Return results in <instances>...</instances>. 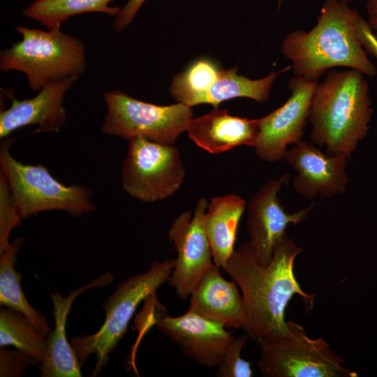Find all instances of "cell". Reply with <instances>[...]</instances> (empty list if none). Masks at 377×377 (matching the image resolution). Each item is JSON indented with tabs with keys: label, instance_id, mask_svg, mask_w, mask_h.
Wrapping results in <instances>:
<instances>
[{
	"label": "cell",
	"instance_id": "obj_16",
	"mask_svg": "<svg viewBox=\"0 0 377 377\" xmlns=\"http://www.w3.org/2000/svg\"><path fill=\"white\" fill-rule=\"evenodd\" d=\"M113 279L114 275L108 272L71 291L66 297L58 293L50 294L55 324L54 329L46 339L44 358L39 367L42 377L82 376L80 364L73 348L66 339L67 316L74 300L80 294L94 287L108 286Z\"/></svg>",
	"mask_w": 377,
	"mask_h": 377
},
{
	"label": "cell",
	"instance_id": "obj_14",
	"mask_svg": "<svg viewBox=\"0 0 377 377\" xmlns=\"http://www.w3.org/2000/svg\"><path fill=\"white\" fill-rule=\"evenodd\" d=\"M156 326L184 355L207 367L218 366L227 346L234 338L223 325L189 309L179 316L166 315Z\"/></svg>",
	"mask_w": 377,
	"mask_h": 377
},
{
	"label": "cell",
	"instance_id": "obj_26",
	"mask_svg": "<svg viewBox=\"0 0 377 377\" xmlns=\"http://www.w3.org/2000/svg\"><path fill=\"white\" fill-rule=\"evenodd\" d=\"M17 207L12 196L10 186L4 173L0 172V253L8 249L9 236L15 228L22 222Z\"/></svg>",
	"mask_w": 377,
	"mask_h": 377
},
{
	"label": "cell",
	"instance_id": "obj_2",
	"mask_svg": "<svg viewBox=\"0 0 377 377\" xmlns=\"http://www.w3.org/2000/svg\"><path fill=\"white\" fill-rule=\"evenodd\" d=\"M360 13L340 0H325L315 26L294 30L283 39V55L295 76L317 81L327 70L351 68L374 77L377 68L368 58L357 32Z\"/></svg>",
	"mask_w": 377,
	"mask_h": 377
},
{
	"label": "cell",
	"instance_id": "obj_7",
	"mask_svg": "<svg viewBox=\"0 0 377 377\" xmlns=\"http://www.w3.org/2000/svg\"><path fill=\"white\" fill-rule=\"evenodd\" d=\"M288 330L257 343L258 367L265 377H353L345 360L323 338L311 339L299 324L287 320Z\"/></svg>",
	"mask_w": 377,
	"mask_h": 377
},
{
	"label": "cell",
	"instance_id": "obj_21",
	"mask_svg": "<svg viewBox=\"0 0 377 377\" xmlns=\"http://www.w3.org/2000/svg\"><path fill=\"white\" fill-rule=\"evenodd\" d=\"M290 68L291 66L279 72L272 71L266 77L258 80L238 75L237 67L220 70L217 79L202 96L199 104H211L216 108L224 101L239 97L264 102L268 99L272 84L278 75Z\"/></svg>",
	"mask_w": 377,
	"mask_h": 377
},
{
	"label": "cell",
	"instance_id": "obj_3",
	"mask_svg": "<svg viewBox=\"0 0 377 377\" xmlns=\"http://www.w3.org/2000/svg\"><path fill=\"white\" fill-rule=\"evenodd\" d=\"M364 75L333 68L318 84L309 117L311 138L325 146L328 154L349 158L368 133L373 110Z\"/></svg>",
	"mask_w": 377,
	"mask_h": 377
},
{
	"label": "cell",
	"instance_id": "obj_10",
	"mask_svg": "<svg viewBox=\"0 0 377 377\" xmlns=\"http://www.w3.org/2000/svg\"><path fill=\"white\" fill-rule=\"evenodd\" d=\"M208 203L206 198H200L193 213L183 212L168 231L169 240L177 253L168 282L181 300L190 296L202 275L214 264L205 228Z\"/></svg>",
	"mask_w": 377,
	"mask_h": 377
},
{
	"label": "cell",
	"instance_id": "obj_28",
	"mask_svg": "<svg viewBox=\"0 0 377 377\" xmlns=\"http://www.w3.org/2000/svg\"><path fill=\"white\" fill-rule=\"evenodd\" d=\"M357 32L360 41L367 54L377 60V36L360 14L357 20Z\"/></svg>",
	"mask_w": 377,
	"mask_h": 377
},
{
	"label": "cell",
	"instance_id": "obj_18",
	"mask_svg": "<svg viewBox=\"0 0 377 377\" xmlns=\"http://www.w3.org/2000/svg\"><path fill=\"white\" fill-rule=\"evenodd\" d=\"M190 296L189 310L226 327H242L243 297L237 283L226 280L215 264L202 275Z\"/></svg>",
	"mask_w": 377,
	"mask_h": 377
},
{
	"label": "cell",
	"instance_id": "obj_13",
	"mask_svg": "<svg viewBox=\"0 0 377 377\" xmlns=\"http://www.w3.org/2000/svg\"><path fill=\"white\" fill-rule=\"evenodd\" d=\"M347 158L343 155L325 154L313 143L302 140L287 149L283 157L296 172L294 189L309 199L318 195L330 198L344 192L348 181Z\"/></svg>",
	"mask_w": 377,
	"mask_h": 377
},
{
	"label": "cell",
	"instance_id": "obj_19",
	"mask_svg": "<svg viewBox=\"0 0 377 377\" xmlns=\"http://www.w3.org/2000/svg\"><path fill=\"white\" fill-rule=\"evenodd\" d=\"M246 208V201L235 194L213 197L208 203L205 228L214 263L223 269L234 250L238 225Z\"/></svg>",
	"mask_w": 377,
	"mask_h": 377
},
{
	"label": "cell",
	"instance_id": "obj_25",
	"mask_svg": "<svg viewBox=\"0 0 377 377\" xmlns=\"http://www.w3.org/2000/svg\"><path fill=\"white\" fill-rule=\"evenodd\" d=\"M248 335L234 337L227 346L216 367L219 377H251L253 375L251 363L242 358L241 353L245 346Z\"/></svg>",
	"mask_w": 377,
	"mask_h": 377
},
{
	"label": "cell",
	"instance_id": "obj_24",
	"mask_svg": "<svg viewBox=\"0 0 377 377\" xmlns=\"http://www.w3.org/2000/svg\"><path fill=\"white\" fill-rule=\"evenodd\" d=\"M219 71L211 60H198L175 76L170 87V94L177 101L191 108L199 105L202 96L217 79Z\"/></svg>",
	"mask_w": 377,
	"mask_h": 377
},
{
	"label": "cell",
	"instance_id": "obj_15",
	"mask_svg": "<svg viewBox=\"0 0 377 377\" xmlns=\"http://www.w3.org/2000/svg\"><path fill=\"white\" fill-rule=\"evenodd\" d=\"M77 79L74 75L50 82L31 98L12 97L10 107L0 113V138L29 125H38L34 133L59 131L66 120L64 96Z\"/></svg>",
	"mask_w": 377,
	"mask_h": 377
},
{
	"label": "cell",
	"instance_id": "obj_27",
	"mask_svg": "<svg viewBox=\"0 0 377 377\" xmlns=\"http://www.w3.org/2000/svg\"><path fill=\"white\" fill-rule=\"evenodd\" d=\"M39 363L34 357L15 348L0 350V376L18 377L30 366Z\"/></svg>",
	"mask_w": 377,
	"mask_h": 377
},
{
	"label": "cell",
	"instance_id": "obj_22",
	"mask_svg": "<svg viewBox=\"0 0 377 377\" xmlns=\"http://www.w3.org/2000/svg\"><path fill=\"white\" fill-rule=\"evenodd\" d=\"M113 0H35L23 10V15L40 22L47 29L66 21L73 15L99 12L117 16L121 8L110 7Z\"/></svg>",
	"mask_w": 377,
	"mask_h": 377
},
{
	"label": "cell",
	"instance_id": "obj_17",
	"mask_svg": "<svg viewBox=\"0 0 377 377\" xmlns=\"http://www.w3.org/2000/svg\"><path fill=\"white\" fill-rule=\"evenodd\" d=\"M190 139L210 154H219L239 146L256 147L258 140V119L232 116L218 107L190 121Z\"/></svg>",
	"mask_w": 377,
	"mask_h": 377
},
{
	"label": "cell",
	"instance_id": "obj_31",
	"mask_svg": "<svg viewBox=\"0 0 377 377\" xmlns=\"http://www.w3.org/2000/svg\"><path fill=\"white\" fill-rule=\"evenodd\" d=\"M340 1H341L343 2H345L346 3H350V2H351V1H353L354 0H340Z\"/></svg>",
	"mask_w": 377,
	"mask_h": 377
},
{
	"label": "cell",
	"instance_id": "obj_4",
	"mask_svg": "<svg viewBox=\"0 0 377 377\" xmlns=\"http://www.w3.org/2000/svg\"><path fill=\"white\" fill-rule=\"evenodd\" d=\"M60 27L45 31L16 26L22 40L1 51L0 70L24 73L34 91L50 82L81 75L87 68L84 45Z\"/></svg>",
	"mask_w": 377,
	"mask_h": 377
},
{
	"label": "cell",
	"instance_id": "obj_30",
	"mask_svg": "<svg viewBox=\"0 0 377 377\" xmlns=\"http://www.w3.org/2000/svg\"><path fill=\"white\" fill-rule=\"evenodd\" d=\"M367 22L377 36V0H368L366 4Z\"/></svg>",
	"mask_w": 377,
	"mask_h": 377
},
{
	"label": "cell",
	"instance_id": "obj_9",
	"mask_svg": "<svg viewBox=\"0 0 377 377\" xmlns=\"http://www.w3.org/2000/svg\"><path fill=\"white\" fill-rule=\"evenodd\" d=\"M128 142L121 176L123 188L129 195L142 202H154L179 190L185 170L177 147L142 137Z\"/></svg>",
	"mask_w": 377,
	"mask_h": 377
},
{
	"label": "cell",
	"instance_id": "obj_6",
	"mask_svg": "<svg viewBox=\"0 0 377 377\" xmlns=\"http://www.w3.org/2000/svg\"><path fill=\"white\" fill-rule=\"evenodd\" d=\"M13 140L1 143L0 165L22 219L43 211L64 210L74 216L94 211L89 188L80 184L66 186L45 166L17 161L10 154Z\"/></svg>",
	"mask_w": 377,
	"mask_h": 377
},
{
	"label": "cell",
	"instance_id": "obj_23",
	"mask_svg": "<svg viewBox=\"0 0 377 377\" xmlns=\"http://www.w3.org/2000/svg\"><path fill=\"white\" fill-rule=\"evenodd\" d=\"M6 346H14L40 364L44 358L46 339L21 312L8 307L1 308L0 347Z\"/></svg>",
	"mask_w": 377,
	"mask_h": 377
},
{
	"label": "cell",
	"instance_id": "obj_11",
	"mask_svg": "<svg viewBox=\"0 0 377 377\" xmlns=\"http://www.w3.org/2000/svg\"><path fill=\"white\" fill-rule=\"evenodd\" d=\"M317 81L294 76L288 82L291 94L279 108L258 119L259 135L256 154L266 162L283 159L287 147L296 144L309 119Z\"/></svg>",
	"mask_w": 377,
	"mask_h": 377
},
{
	"label": "cell",
	"instance_id": "obj_29",
	"mask_svg": "<svg viewBox=\"0 0 377 377\" xmlns=\"http://www.w3.org/2000/svg\"><path fill=\"white\" fill-rule=\"evenodd\" d=\"M145 1L128 0L124 6L121 8L119 13L115 17L113 23L114 31L121 32L127 28Z\"/></svg>",
	"mask_w": 377,
	"mask_h": 377
},
{
	"label": "cell",
	"instance_id": "obj_1",
	"mask_svg": "<svg viewBox=\"0 0 377 377\" xmlns=\"http://www.w3.org/2000/svg\"><path fill=\"white\" fill-rule=\"evenodd\" d=\"M302 248L286 234L276 245L267 265H260L249 242L233 251L223 270L239 287L244 306L242 329L254 341L287 333L285 311L292 297L300 296L307 309L313 306L315 295L300 287L293 271Z\"/></svg>",
	"mask_w": 377,
	"mask_h": 377
},
{
	"label": "cell",
	"instance_id": "obj_12",
	"mask_svg": "<svg viewBox=\"0 0 377 377\" xmlns=\"http://www.w3.org/2000/svg\"><path fill=\"white\" fill-rule=\"evenodd\" d=\"M287 177L268 179L251 197L247 207L248 241L256 259L262 265L271 261L274 251L286 234L288 225L296 226L305 220L312 208L300 209L292 213L281 205L279 192Z\"/></svg>",
	"mask_w": 377,
	"mask_h": 377
},
{
	"label": "cell",
	"instance_id": "obj_20",
	"mask_svg": "<svg viewBox=\"0 0 377 377\" xmlns=\"http://www.w3.org/2000/svg\"><path fill=\"white\" fill-rule=\"evenodd\" d=\"M22 243L23 239L17 237L0 253V304L21 312L47 337L52 331L48 321L29 303L21 288V274L15 269L17 253Z\"/></svg>",
	"mask_w": 377,
	"mask_h": 377
},
{
	"label": "cell",
	"instance_id": "obj_8",
	"mask_svg": "<svg viewBox=\"0 0 377 377\" xmlns=\"http://www.w3.org/2000/svg\"><path fill=\"white\" fill-rule=\"evenodd\" d=\"M107 105L101 132L130 140L142 137L162 145H173L187 130L192 119L191 108L178 102L158 105L144 102L119 90L106 91Z\"/></svg>",
	"mask_w": 377,
	"mask_h": 377
},
{
	"label": "cell",
	"instance_id": "obj_5",
	"mask_svg": "<svg viewBox=\"0 0 377 377\" xmlns=\"http://www.w3.org/2000/svg\"><path fill=\"white\" fill-rule=\"evenodd\" d=\"M175 264V259L153 262L145 272L121 282L102 304L106 318L101 327L95 334L71 340V345L80 366L90 355H96V362L91 376H98L107 364L109 354L126 332L140 303L169 281Z\"/></svg>",
	"mask_w": 377,
	"mask_h": 377
}]
</instances>
